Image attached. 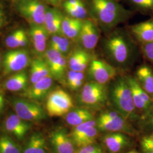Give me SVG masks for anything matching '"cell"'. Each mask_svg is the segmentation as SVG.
<instances>
[{
  "label": "cell",
  "instance_id": "cell-43",
  "mask_svg": "<svg viewBox=\"0 0 153 153\" xmlns=\"http://www.w3.org/2000/svg\"><path fill=\"white\" fill-rule=\"evenodd\" d=\"M150 121L151 124L153 126V109L152 113H151V115H150Z\"/></svg>",
  "mask_w": 153,
  "mask_h": 153
},
{
  "label": "cell",
  "instance_id": "cell-31",
  "mask_svg": "<svg viewBox=\"0 0 153 153\" xmlns=\"http://www.w3.org/2000/svg\"><path fill=\"white\" fill-rule=\"evenodd\" d=\"M0 153H21L19 145L8 136H0Z\"/></svg>",
  "mask_w": 153,
  "mask_h": 153
},
{
  "label": "cell",
  "instance_id": "cell-14",
  "mask_svg": "<svg viewBox=\"0 0 153 153\" xmlns=\"http://www.w3.org/2000/svg\"><path fill=\"white\" fill-rule=\"evenodd\" d=\"M29 34L31 38L34 49L38 57H43L47 49L49 34L44 25L30 24Z\"/></svg>",
  "mask_w": 153,
  "mask_h": 153
},
{
  "label": "cell",
  "instance_id": "cell-13",
  "mask_svg": "<svg viewBox=\"0 0 153 153\" xmlns=\"http://www.w3.org/2000/svg\"><path fill=\"white\" fill-rule=\"evenodd\" d=\"M126 78L131 90L136 109L147 111L153 107L150 96L140 85L134 76H126Z\"/></svg>",
  "mask_w": 153,
  "mask_h": 153
},
{
  "label": "cell",
  "instance_id": "cell-10",
  "mask_svg": "<svg viewBox=\"0 0 153 153\" xmlns=\"http://www.w3.org/2000/svg\"><path fill=\"white\" fill-rule=\"evenodd\" d=\"M100 36V29L98 25L91 19L83 20L82 29L76 43L83 49L90 52L97 47Z\"/></svg>",
  "mask_w": 153,
  "mask_h": 153
},
{
  "label": "cell",
  "instance_id": "cell-44",
  "mask_svg": "<svg viewBox=\"0 0 153 153\" xmlns=\"http://www.w3.org/2000/svg\"><path fill=\"white\" fill-rule=\"evenodd\" d=\"M145 153H153V150H144Z\"/></svg>",
  "mask_w": 153,
  "mask_h": 153
},
{
  "label": "cell",
  "instance_id": "cell-8",
  "mask_svg": "<svg viewBox=\"0 0 153 153\" xmlns=\"http://www.w3.org/2000/svg\"><path fill=\"white\" fill-rule=\"evenodd\" d=\"M43 57L48 66L51 76L55 80L65 84L66 76L69 69L67 57L48 47Z\"/></svg>",
  "mask_w": 153,
  "mask_h": 153
},
{
  "label": "cell",
  "instance_id": "cell-28",
  "mask_svg": "<svg viewBox=\"0 0 153 153\" xmlns=\"http://www.w3.org/2000/svg\"><path fill=\"white\" fill-rule=\"evenodd\" d=\"M91 120H94V115L86 108H73L66 115L67 123L73 126Z\"/></svg>",
  "mask_w": 153,
  "mask_h": 153
},
{
  "label": "cell",
  "instance_id": "cell-37",
  "mask_svg": "<svg viewBox=\"0 0 153 153\" xmlns=\"http://www.w3.org/2000/svg\"><path fill=\"white\" fill-rule=\"evenodd\" d=\"M76 153H104L102 149L98 145L93 144L80 148Z\"/></svg>",
  "mask_w": 153,
  "mask_h": 153
},
{
  "label": "cell",
  "instance_id": "cell-5",
  "mask_svg": "<svg viewBox=\"0 0 153 153\" xmlns=\"http://www.w3.org/2000/svg\"><path fill=\"white\" fill-rule=\"evenodd\" d=\"M74 107L71 96L62 89L57 88L51 91L47 97L46 110L51 117L66 115Z\"/></svg>",
  "mask_w": 153,
  "mask_h": 153
},
{
  "label": "cell",
  "instance_id": "cell-18",
  "mask_svg": "<svg viewBox=\"0 0 153 153\" xmlns=\"http://www.w3.org/2000/svg\"><path fill=\"white\" fill-rule=\"evenodd\" d=\"M64 16L56 8L48 7L47 9L44 26L49 35L62 34L61 26Z\"/></svg>",
  "mask_w": 153,
  "mask_h": 153
},
{
  "label": "cell",
  "instance_id": "cell-30",
  "mask_svg": "<svg viewBox=\"0 0 153 153\" xmlns=\"http://www.w3.org/2000/svg\"><path fill=\"white\" fill-rule=\"evenodd\" d=\"M98 128L96 126L89 128L74 142L75 146L81 148L94 144L98 136Z\"/></svg>",
  "mask_w": 153,
  "mask_h": 153
},
{
  "label": "cell",
  "instance_id": "cell-16",
  "mask_svg": "<svg viewBox=\"0 0 153 153\" xmlns=\"http://www.w3.org/2000/svg\"><path fill=\"white\" fill-rule=\"evenodd\" d=\"M53 78L49 75L27 88L23 95L30 100H38L47 97L53 84Z\"/></svg>",
  "mask_w": 153,
  "mask_h": 153
},
{
  "label": "cell",
  "instance_id": "cell-17",
  "mask_svg": "<svg viewBox=\"0 0 153 153\" xmlns=\"http://www.w3.org/2000/svg\"><path fill=\"white\" fill-rule=\"evenodd\" d=\"M30 126L26 121L23 120L16 114H11L7 116L4 123L5 131L13 134L19 140L25 138L30 129Z\"/></svg>",
  "mask_w": 153,
  "mask_h": 153
},
{
  "label": "cell",
  "instance_id": "cell-2",
  "mask_svg": "<svg viewBox=\"0 0 153 153\" xmlns=\"http://www.w3.org/2000/svg\"><path fill=\"white\" fill-rule=\"evenodd\" d=\"M92 19L105 33L126 22L131 14L115 0H90Z\"/></svg>",
  "mask_w": 153,
  "mask_h": 153
},
{
  "label": "cell",
  "instance_id": "cell-27",
  "mask_svg": "<svg viewBox=\"0 0 153 153\" xmlns=\"http://www.w3.org/2000/svg\"><path fill=\"white\" fill-rule=\"evenodd\" d=\"M51 36L48 42V48L55 49L67 57L73 48L72 47L73 42L62 34H56Z\"/></svg>",
  "mask_w": 153,
  "mask_h": 153
},
{
  "label": "cell",
  "instance_id": "cell-11",
  "mask_svg": "<svg viewBox=\"0 0 153 153\" xmlns=\"http://www.w3.org/2000/svg\"><path fill=\"white\" fill-rule=\"evenodd\" d=\"M30 63V55L26 50L15 49L6 53L2 61L4 73L9 74L23 71Z\"/></svg>",
  "mask_w": 153,
  "mask_h": 153
},
{
  "label": "cell",
  "instance_id": "cell-3",
  "mask_svg": "<svg viewBox=\"0 0 153 153\" xmlns=\"http://www.w3.org/2000/svg\"><path fill=\"white\" fill-rule=\"evenodd\" d=\"M109 84L108 100L115 110L126 119H134L136 108L126 76H117Z\"/></svg>",
  "mask_w": 153,
  "mask_h": 153
},
{
  "label": "cell",
  "instance_id": "cell-25",
  "mask_svg": "<svg viewBox=\"0 0 153 153\" xmlns=\"http://www.w3.org/2000/svg\"><path fill=\"white\" fill-rule=\"evenodd\" d=\"M97 126L99 130L102 131L118 132L128 131V126L126 119L121 115L115 118L107 120H100L97 121Z\"/></svg>",
  "mask_w": 153,
  "mask_h": 153
},
{
  "label": "cell",
  "instance_id": "cell-20",
  "mask_svg": "<svg viewBox=\"0 0 153 153\" xmlns=\"http://www.w3.org/2000/svg\"><path fill=\"white\" fill-rule=\"evenodd\" d=\"M83 20L68 16H64L61 26L62 35L76 43L82 29Z\"/></svg>",
  "mask_w": 153,
  "mask_h": 153
},
{
  "label": "cell",
  "instance_id": "cell-22",
  "mask_svg": "<svg viewBox=\"0 0 153 153\" xmlns=\"http://www.w3.org/2000/svg\"><path fill=\"white\" fill-rule=\"evenodd\" d=\"M103 142L111 153H117L128 146L129 139L122 133L114 132L104 136Z\"/></svg>",
  "mask_w": 153,
  "mask_h": 153
},
{
  "label": "cell",
  "instance_id": "cell-19",
  "mask_svg": "<svg viewBox=\"0 0 153 153\" xmlns=\"http://www.w3.org/2000/svg\"><path fill=\"white\" fill-rule=\"evenodd\" d=\"M130 32L141 44L153 42V19L132 25Z\"/></svg>",
  "mask_w": 153,
  "mask_h": 153
},
{
  "label": "cell",
  "instance_id": "cell-23",
  "mask_svg": "<svg viewBox=\"0 0 153 153\" xmlns=\"http://www.w3.org/2000/svg\"><path fill=\"white\" fill-rule=\"evenodd\" d=\"M134 76L141 88L150 96H153V69L147 65L140 66Z\"/></svg>",
  "mask_w": 153,
  "mask_h": 153
},
{
  "label": "cell",
  "instance_id": "cell-26",
  "mask_svg": "<svg viewBox=\"0 0 153 153\" xmlns=\"http://www.w3.org/2000/svg\"><path fill=\"white\" fill-rule=\"evenodd\" d=\"M62 6L68 16L82 20L88 18V11L82 0H66Z\"/></svg>",
  "mask_w": 153,
  "mask_h": 153
},
{
  "label": "cell",
  "instance_id": "cell-41",
  "mask_svg": "<svg viewBox=\"0 0 153 153\" xmlns=\"http://www.w3.org/2000/svg\"><path fill=\"white\" fill-rule=\"evenodd\" d=\"M5 105V98L2 94L0 93V114H1L2 110L4 109Z\"/></svg>",
  "mask_w": 153,
  "mask_h": 153
},
{
  "label": "cell",
  "instance_id": "cell-38",
  "mask_svg": "<svg viewBox=\"0 0 153 153\" xmlns=\"http://www.w3.org/2000/svg\"><path fill=\"white\" fill-rule=\"evenodd\" d=\"M141 145L144 150H153V134L143 137Z\"/></svg>",
  "mask_w": 153,
  "mask_h": 153
},
{
  "label": "cell",
  "instance_id": "cell-32",
  "mask_svg": "<svg viewBox=\"0 0 153 153\" xmlns=\"http://www.w3.org/2000/svg\"><path fill=\"white\" fill-rule=\"evenodd\" d=\"M94 126H97V121L94 120L88 121L82 123L81 124L74 126V128L73 129L71 135V137L73 142L76 141L79 137L82 135L89 128Z\"/></svg>",
  "mask_w": 153,
  "mask_h": 153
},
{
  "label": "cell",
  "instance_id": "cell-6",
  "mask_svg": "<svg viewBox=\"0 0 153 153\" xmlns=\"http://www.w3.org/2000/svg\"><path fill=\"white\" fill-rule=\"evenodd\" d=\"M119 71L104 59L94 56L86 71L88 81L107 85L118 76Z\"/></svg>",
  "mask_w": 153,
  "mask_h": 153
},
{
  "label": "cell",
  "instance_id": "cell-35",
  "mask_svg": "<svg viewBox=\"0 0 153 153\" xmlns=\"http://www.w3.org/2000/svg\"><path fill=\"white\" fill-rule=\"evenodd\" d=\"M141 50L144 57L153 64V42L142 44Z\"/></svg>",
  "mask_w": 153,
  "mask_h": 153
},
{
  "label": "cell",
  "instance_id": "cell-36",
  "mask_svg": "<svg viewBox=\"0 0 153 153\" xmlns=\"http://www.w3.org/2000/svg\"><path fill=\"white\" fill-rule=\"evenodd\" d=\"M138 8L145 10H153V0H130Z\"/></svg>",
  "mask_w": 153,
  "mask_h": 153
},
{
  "label": "cell",
  "instance_id": "cell-15",
  "mask_svg": "<svg viewBox=\"0 0 153 153\" xmlns=\"http://www.w3.org/2000/svg\"><path fill=\"white\" fill-rule=\"evenodd\" d=\"M51 145L56 153H76L75 145L64 129L53 131L50 136Z\"/></svg>",
  "mask_w": 153,
  "mask_h": 153
},
{
  "label": "cell",
  "instance_id": "cell-42",
  "mask_svg": "<svg viewBox=\"0 0 153 153\" xmlns=\"http://www.w3.org/2000/svg\"><path fill=\"white\" fill-rule=\"evenodd\" d=\"M3 21H4V18H3V14L2 13L1 11L0 10V27L2 26V23H3Z\"/></svg>",
  "mask_w": 153,
  "mask_h": 153
},
{
  "label": "cell",
  "instance_id": "cell-12",
  "mask_svg": "<svg viewBox=\"0 0 153 153\" xmlns=\"http://www.w3.org/2000/svg\"><path fill=\"white\" fill-rule=\"evenodd\" d=\"M95 56L79 45L73 48L67 57L68 69L76 71H86Z\"/></svg>",
  "mask_w": 153,
  "mask_h": 153
},
{
  "label": "cell",
  "instance_id": "cell-1",
  "mask_svg": "<svg viewBox=\"0 0 153 153\" xmlns=\"http://www.w3.org/2000/svg\"><path fill=\"white\" fill-rule=\"evenodd\" d=\"M100 42V49L104 60L118 71H126L137 59V47L131 36L123 28H116Z\"/></svg>",
  "mask_w": 153,
  "mask_h": 153
},
{
  "label": "cell",
  "instance_id": "cell-39",
  "mask_svg": "<svg viewBox=\"0 0 153 153\" xmlns=\"http://www.w3.org/2000/svg\"><path fill=\"white\" fill-rule=\"evenodd\" d=\"M28 44V37L26 32L24 33V34L22 35V38L20 40L19 43V48L20 47H25Z\"/></svg>",
  "mask_w": 153,
  "mask_h": 153
},
{
  "label": "cell",
  "instance_id": "cell-4",
  "mask_svg": "<svg viewBox=\"0 0 153 153\" xmlns=\"http://www.w3.org/2000/svg\"><path fill=\"white\" fill-rule=\"evenodd\" d=\"M78 95V101L86 108H98L104 106L108 100V91L107 85L88 81Z\"/></svg>",
  "mask_w": 153,
  "mask_h": 153
},
{
  "label": "cell",
  "instance_id": "cell-46",
  "mask_svg": "<svg viewBox=\"0 0 153 153\" xmlns=\"http://www.w3.org/2000/svg\"><path fill=\"white\" fill-rule=\"evenodd\" d=\"M1 62H2V60H1V56L0 55V66L1 65Z\"/></svg>",
  "mask_w": 153,
  "mask_h": 153
},
{
  "label": "cell",
  "instance_id": "cell-34",
  "mask_svg": "<svg viewBox=\"0 0 153 153\" xmlns=\"http://www.w3.org/2000/svg\"><path fill=\"white\" fill-rule=\"evenodd\" d=\"M87 79L86 71H77L76 76L74 81L68 86L72 91H77L80 90Z\"/></svg>",
  "mask_w": 153,
  "mask_h": 153
},
{
  "label": "cell",
  "instance_id": "cell-45",
  "mask_svg": "<svg viewBox=\"0 0 153 153\" xmlns=\"http://www.w3.org/2000/svg\"><path fill=\"white\" fill-rule=\"evenodd\" d=\"M139 153L137 152H136V151H131V152H128V153Z\"/></svg>",
  "mask_w": 153,
  "mask_h": 153
},
{
  "label": "cell",
  "instance_id": "cell-7",
  "mask_svg": "<svg viewBox=\"0 0 153 153\" xmlns=\"http://www.w3.org/2000/svg\"><path fill=\"white\" fill-rule=\"evenodd\" d=\"M16 7L18 12L30 24L44 25L47 7L39 0H19Z\"/></svg>",
  "mask_w": 153,
  "mask_h": 153
},
{
  "label": "cell",
  "instance_id": "cell-21",
  "mask_svg": "<svg viewBox=\"0 0 153 153\" xmlns=\"http://www.w3.org/2000/svg\"><path fill=\"white\" fill-rule=\"evenodd\" d=\"M50 74L48 66L44 57H38L33 59L31 63L29 81L33 85Z\"/></svg>",
  "mask_w": 153,
  "mask_h": 153
},
{
  "label": "cell",
  "instance_id": "cell-29",
  "mask_svg": "<svg viewBox=\"0 0 153 153\" xmlns=\"http://www.w3.org/2000/svg\"><path fill=\"white\" fill-rule=\"evenodd\" d=\"M23 153H47L45 140L40 133H34L30 137Z\"/></svg>",
  "mask_w": 153,
  "mask_h": 153
},
{
  "label": "cell",
  "instance_id": "cell-40",
  "mask_svg": "<svg viewBox=\"0 0 153 153\" xmlns=\"http://www.w3.org/2000/svg\"><path fill=\"white\" fill-rule=\"evenodd\" d=\"M51 4L54 6H57L62 4L66 0H47Z\"/></svg>",
  "mask_w": 153,
  "mask_h": 153
},
{
  "label": "cell",
  "instance_id": "cell-24",
  "mask_svg": "<svg viewBox=\"0 0 153 153\" xmlns=\"http://www.w3.org/2000/svg\"><path fill=\"white\" fill-rule=\"evenodd\" d=\"M28 81L27 73L23 70L9 76L4 83V87L7 90L12 92L21 91L27 88Z\"/></svg>",
  "mask_w": 153,
  "mask_h": 153
},
{
  "label": "cell",
  "instance_id": "cell-9",
  "mask_svg": "<svg viewBox=\"0 0 153 153\" xmlns=\"http://www.w3.org/2000/svg\"><path fill=\"white\" fill-rule=\"evenodd\" d=\"M11 104L16 115L26 121H39L45 119V111L40 104L30 100L15 99Z\"/></svg>",
  "mask_w": 153,
  "mask_h": 153
},
{
  "label": "cell",
  "instance_id": "cell-33",
  "mask_svg": "<svg viewBox=\"0 0 153 153\" xmlns=\"http://www.w3.org/2000/svg\"><path fill=\"white\" fill-rule=\"evenodd\" d=\"M25 33V31L22 29H19L14 31L9 35L6 39L5 43L6 46L10 48L16 49L19 48L20 40L22 35Z\"/></svg>",
  "mask_w": 153,
  "mask_h": 153
}]
</instances>
